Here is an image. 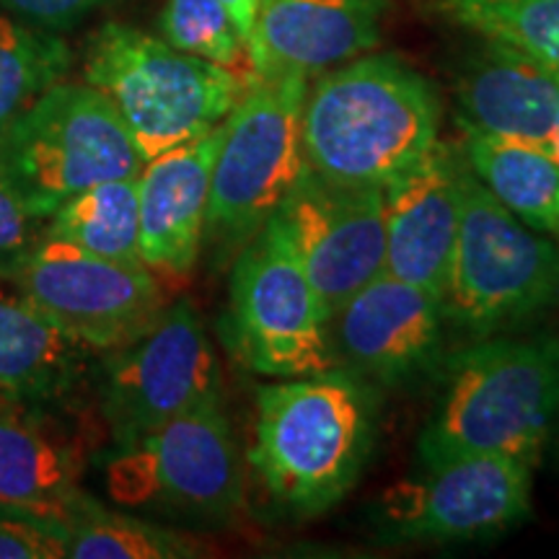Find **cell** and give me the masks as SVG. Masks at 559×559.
Returning a JSON list of instances; mask_svg holds the SVG:
<instances>
[{"label": "cell", "mask_w": 559, "mask_h": 559, "mask_svg": "<svg viewBox=\"0 0 559 559\" xmlns=\"http://www.w3.org/2000/svg\"><path fill=\"white\" fill-rule=\"evenodd\" d=\"M376 415V386L345 368L270 383L257 394L249 466L290 515L326 513L366 469Z\"/></svg>", "instance_id": "cell-1"}, {"label": "cell", "mask_w": 559, "mask_h": 559, "mask_svg": "<svg viewBox=\"0 0 559 559\" xmlns=\"http://www.w3.org/2000/svg\"><path fill=\"white\" fill-rule=\"evenodd\" d=\"M438 124L432 83L391 55H368L306 91L300 145L321 177L383 187L432 148Z\"/></svg>", "instance_id": "cell-2"}, {"label": "cell", "mask_w": 559, "mask_h": 559, "mask_svg": "<svg viewBox=\"0 0 559 559\" xmlns=\"http://www.w3.org/2000/svg\"><path fill=\"white\" fill-rule=\"evenodd\" d=\"M559 415V340L481 337L443 366L436 407L417 438L419 464L469 453L534 469Z\"/></svg>", "instance_id": "cell-3"}, {"label": "cell", "mask_w": 559, "mask_h": 559, "mask_svg": "<svg viewBox=\"0 0 559 559\" xmlns=\"http://www.w3.org/2000/svg\"><path fill=\"white\" fill-rule=\"evenodd\" d=\"M83 75L115 104L145 160L221 124L257 81L117 21L88 39Z\"/></svg>", "instance_id": "cell-4"}, {"label": "cell", "mask_w": 559, "mask_h": 559, "mask_svg": "<svg viewBox=\"0 0 559 559\" xmlns=\"http://www.w3.org/2000/svg\"><path fill=\"white\" fill-rule=\"evenodd\" d=\"M559 300V241L515 218L474 171L461 169V213L443 317L472 337L515 330Z\"/></svg>", "instance_id": "cell-5"}, {"label": "cell", "mask_w": 559, "mask_h": 559, "mask_svg": "<svg viewBox=\"0 0 559 559\" xmlns=\"http://www.w3.org/2000/svg\"><path fill=\"white\" fill-rule=\"evenodd\" d=\"M0 164L26 210L47 221L88 187L138 177L145 158L102 91L58 81L0 130Z\"/></svg>", "instance_id": "cell-6"}, {"label": "cell", "mask_w": 559, "mask_h": 559, "mask_svg": "<svg viewBox=\"0 0 559 559\" xmlns=\"http://www.w3.org/2000/svg\"><path fill=\"white\" fill-rule=\"evenodd\" d=\"M306 75L257 79L226 117L210 179L202 247L230 254L254 239L304 171Z\"/></svg>", "instance_id": "cell-7"}, {"label": "cell", "mask_w": 559, "mask_h": 559, "mask_svg": "<svg viewBox=\"0 0 559 559\" xmlns=\"http://www.w3.org/2000/svg\"><path fill=\"white\" fill-rule=\"evenodd\" d=\"M223 334L236 360L260 376L300 379L337 368L330 313L277 215L239 249Z\"/></svg>", "instance_id": "cell-8"}, {"label": "cell", "mask_w": 559, "mask_h": 559, "mask_svg": "<svg viewBox=\"0 0 559 559\" xmlns=\"http://www.w3.org/2000/svg\"><path fill=\"white\" fill-rule=\"evenodd\" d=\"M107 492L124 508H151L223 523L243 506V466L223 402L117 445Z\"/></svg>", "instance_id": "cell-9"}, {"label": "cell", "mask_w": 559, "mask_h": 559, "mask_svg": "<svg viewBox=\"0 0 559 559\" xmlns=\"http://www.w3.org/2000/svg\"><path fill=\"white\" fill-rule=\"evenodd\" d=\"M218 402L221 362L190 300L166 306L148 332L104 360L99 404L117 445Z\"/></svg>", "instance_id": "cell-10"}, {"label": "cell", "mask_w": 559, "mask_h": 559, "mask_svg": "<svg viewBox=\"0 0 559 559\" xmlns=\"http://www.w3.org/2000/svg\"><path fill=\"white\" fill-rule=\"evenodd\" d=\"M5 283L94 353L130 345L169 306L145 264L111 262L45 236Z\"/></svg>", "instance_id": "cell-11"}, {"label": "cell", "mask_w": 559, "mask_h": 559, "mask_svg": "<svg viewBox=\"0 0 559 559\" xmlns=\"http://www.w3.org/2000/svg\"><path fill=\"white\" fill-rule=\"evenodd\" d=\"M531 466L500 453L423 464L383 495L381 521L394 539L472 542L519 526L531 513Z\"/></svg>", "instance_id": "cell-12"}, {"label": "cell", "mask_w": 559, "mask_h": 559, "mask_svg": "<svg viewBox=\"0 0 559 559\" xmlns=\"http://www.w3.org/2000/svg\"><path fill=\"white\" fill-rule=\"evenodd\" d=\"M275 215L330 317L386 270V218L379 185H345L304 166Z\"/></svg>", "instance_id": "cell-13"}, {"label": "cell", "mask_w": 559, "mask_h": 559, "mask_svg": "<svg viewBox=\"0 0 559 559\" xmlns=\"http://www.w3.org/2000/svg\"><path fill=\"white\" fill-rule=\"evenodd\" d=\"M443 321L438 296L383 270L330 317L334 362L373 386H404L440 362Z\"/></svg>", "instance_id": "cell-14"}, {"label": "cell", "mask_w": 559, "mask_h": 559, "mask_svg": "<svg viewBox=\"0 0 559 559\" xmlns=\"http://www.w3.org/2000/svg\"><path fill=\"white\" fill-rule=\"evenodd\" d=\"M464 156L436 140L407 171L383 185L386 272L443 298L459 234Z\"/></svg>", "instance_id": "cell-15"}, {"label": "cell", "mask_w": 559, "mask_h": 559, "mask_svg": "<svg viewBox=\"0 0 559 559\" xmlns=\"http://www.w3.org/2000/svg\"><path fill=\"white\" fill-rule=\"evenodd\" d=\"M226 120L145 160L138 174L140 260L158 277H187L205 234L210 179Z\"/></svg>", "instance_id": "cell-16"}, {"label": "cell", "mask_w": 559, "mask_h": 559, "mask_svg": "<svg viewBox=\"0 0 559 559\" xmlns=\"http://www.w3.org/2000/svg\"><path fill=\"white\" fill-rule=\"evenodd\" d=\"M383 0H260L249 58L260 79L309 75L358 58L381 37Z\"/></svg>", "instance_id": "cell-17"}, {"label": "cell", "mask_w": 559, "mask_h": 559, "mask_svg": "<svg viewBox=\"0 0 559 559\" xmlns=\"http://www.w3.org/2000/svg\"><path fill=\"white\" fill-rule=\"evenodd\" d=\"M459 120L469 135L528 145L559 160V73L489 41L466 62L456 86Z\"/></svg>", "instance_id": "cell-18"}, {"label": "cell", "mask_w": 559, "mask_h": 559, "mask_svg": "<svg viewBox=\"0 0 559 559\" xmlns=\"http://www.w3.org/2000/svg\"><path fill=\"white\" fill-rule=\"evenodd\" d=\"M83 453L45 404L0 396V502L66 523L88 495Z\"/></svg>", "instance_id": "cell-19"}, {"label": "cell", "mask_w": 559, "mask_h": 559, "mask_svg": "<svg viewBox=\"0 0 559 559\" xmlns=\"http://www.w3.org/2000/svg\"><path fill=\"white\" fill-rule=\"evenodd\" d=\"M94 349L16 290H0V396L58 404L83 386Z\"/></svg>", "instance_id": "cell-20"}, {"label": "cell", "mask_w": 559, "mask_h": 559, "mask_svg": "<svg viewBox=\"0 0 559 559\" xmlns=\"http://www.w3.org/2000/svg\"><path fill=\"white\" fill-rule=\"evenodd\" d=\"M464 160L515 218L559 241V160L528 145L469 132Z\"/></svg>", "instance_id": "cell-21"}, {"label": "cell", "mask_w": 559, "mask_h": 559, "mask_svg": "<svg viewBox=\"0 0 559 559\" xmlns=\"http://www.w3.org/2000/svg\"><path fill=\"white\" fill-rule=\"evenodd\" d=\"M41 236L111 262L143 264L138 177L102 181L62 202L45 221Z\"/></svg>", "instance_id": "cell-22"}, {"label": "cell", "mask_w": 559, "mask_h": 559, "mask_svg": "<svg viewBox=\"0 0 559 559\" xmlns=\"http://www.w3.org/2000/svg\"><path fill=\"white\" fill-rule=\"evenodd\" d=\"M202 549L179 531L115 513L91 498L62 523V555L70 559H187Z\"/></svg>", "instance_id": "cell-23"}, {"label": "cell", "mask_w": 559, "mask_h": 559, "mask_svg": "<svg viewBox=\"0 0 559 559\" xmlns=\"http://www.w3.org/2000/svg\"><path fill=\"white\" fill-rule=\"evenodd\" d=\"M70 60L60 37L0 11V130L66 79Z\"/></svg>", "instance_id": "cell-24"}, {"label": "cell", "mask_w": 559, "mask_h": 559, "mask_svg": "<svg viewBox=\"0 0 559 559\" xmlns=\"http://www.w3.org/2000/svg\"><path fill=\"white\" fill-rule=\"evenodd\" d=\"M461 24L559 73V0H449Z\"/></svg>", "instance_id": "cell-25"}, {"label": "cell", "mask_w": 559, "mask_h": 559, "mask_svg": "<svg viewBox=\"0 0 559 559\" xmlns=\"http://www.w3.org/2000/svg\"><path fill=\"white\" fill-rule=\"evenodd\" d=\"M160 39L194 58L260 79L249 58V41L221 0H169L160 13Z\"/></svg>", "instance_id": "cell-26"}, {"label": "cell", "mask_w": 559, "mask_h": 559, "mask_svg": "<svg viewBox=\"0 0 559 559\" xmlns=\"http://www.w3.org/2000/svg\"><path fill=\"white\" fill-rule=\"evenodd\" d=\"M62 523L0 502V559H58Z\"/></svg>", "instance_id": "cell-27"}, {"label": "cell", "mask_w": 559, "mask_h": 559, "mask_svg": "<svg viewBox=\"0 0 559 559\" xmlns=\"http://www.w3.org/2000/svg\"><path fill=\"white\" fill-rule=\"evenodd\" d=\"M45 221L34 218L0 164V280H9L41 239Z\"/></svg>", "instance_id": "cell-28"}, {"label": "cell", "mask_w": 559, "mask_h": 559, "mask_svg": "<svg viewBox=\"0 0 559 559\" xmlns=\"http://www.w3.org/2000/svg\"><path fill=\"white\" fill-rule=\"evenodd\" d=\"M109 0H0V9L39 29H68Z\"/></svg>", "instance_id": "cell-29"}, {"label": "cell", "mask_w": 559, "mask_h": 559, "mask_svg": "<svg viewBox=\"0 0 559 559\" xmlns=\"http://www.w3.org/2000/svg\"><path fill=\"white\" fill-rule=\"evenodd\" d=\"M221 3L226 5V11L230 13V19L236 21V26H239V32L243 34V39L249 41V34H251V26H254L257 5H260V0H221Z\"/></svg>", "instance_id": "cell-30"}, {"label": "cell", "mask_w": 559, "mask_h": 559, "mask_svg": "<svg viewBox=\"0 0 559 559\" xmlns=\"http://www.w3.org/2000/svg\"><path fill=\"white\" fill-rule=\"evenodd\" d=\"M557 425H559V415H557Z\"/></svg>", "instance_id": "cell-31"}]
</instances>
